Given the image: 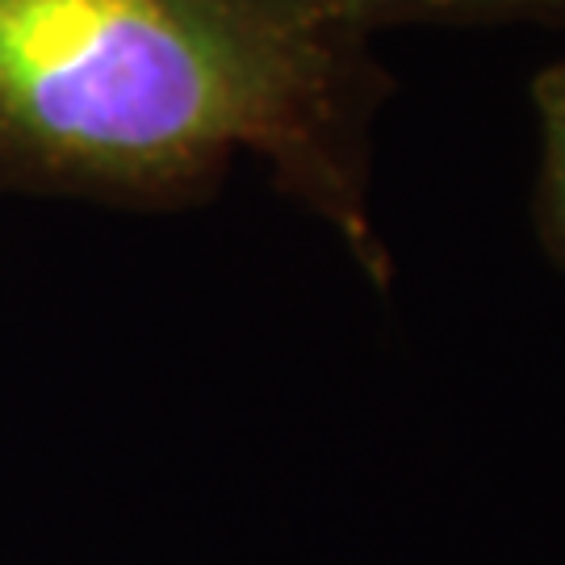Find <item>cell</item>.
<instances>
[{
	"label": "cell",
	"mask_w": 565,
	"mask_h": 565,
	"mask_svg": "<svg viewBox=\"0 0 565 565\" xmlns=\"http://www.w3.org/2000/svg\"><path fill=\"white\" fill-rule=\"evenodd\" d=\"M385 97L369 34L323 0H0V193L184 210L247 151L373 285Z\"/></svg>",
	"instance_id": "1"
},
{
	"label": "cell",
	"mask_w": 565,
	"mask_h": 565,
	"mask_svg": "<svg viewBox=\"0 0 565 565\" xmlns=\"http://www.w3.org/2000/svg\"><path fill=\"white\" fill-rule=\"evenodd\" d=\"M541 118V181H536V226L553 264L565 273V60L548 63L532 84Z\"/></svg>",
	"instance_id": "3"
},
{
	"label": "cell",
	"mask_w": 565,
	"mask_h": 565,
	"mask_svg": "<svg viewBox=\"0 0 565 565\" xmlns=\"http://www.w3.org/2000/svg\"><path fill=\"white\" fill-rule=\"evenodd\" d=\"M364 34L382 25H503L532 21L565 30V0H323Z\"/></svg>",
	"instance_id": "2"
}]
</instances>
